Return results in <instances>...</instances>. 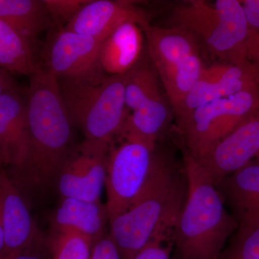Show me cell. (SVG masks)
<instances>
[{
    "label": "cell",
    "mask_w": 259,
    "mask_h": 259,
    "mask_svg": "<svg viewBox=\"0 0 259 259\" xmlns=\"http://www.w3.org/2000/svg\"><path fill=\"white\" fill-rule=\"evenodd\" d=\"M185 164L154 151L144 187L123 212L110 223L122 259H132L153 242L173 240L188 196Z\"/></svg>",
    "instance_id": "1"
},
{
    "label": "cell",
    "mask_w": 259,
    "mask_h": 259,
    "mask_svg": "<svg viewBox=\"0 0 259 259\" xmlns=\"http://www.w3.org/2000/svg\"><path fill=\"white\" fill-rule=\"evenodd\" d=\"M30 77L26 93L28 155L17 171L31 185H42L57 178L71 153L72 123L57 77L42 67Z\"/></svg>",
    "instance_id": "2"
},
{
    "label": "cell",
    "mask_w": 259,
    "mask_h": 259,
    "mask_svg": "<svg viewBox=\"0 0 259 259\" xmlns=\"http://www.w3.org/2000/svg\"><path fill=\"white\" fill-rule=\"evenodd\" d=\"M184 164L188 196L175 230L171 259H219L238 224L198 163L185 153Z\"/></svg>",
    "instance_id": "3"
},
{
    "label": "cell",
    "mask_w": 259,
    "mask_h": 259,
    "mask_svg": "<svg viewBox=\"0 0 259 259\" xmlns=\"http://www.w3.org/2000/svg\"><path fill=\"white\" fill-rule=\"evenodd\" d=\"M127 74L108 76L103 72L81 77L57 78L59 92L71 123L85 140L110 143L126 118Z\"/></svg>",
    "instance_id": "4"
},
{
    "label": "cell",
    "mask_w": 259,
    "mask_h": 259,
    "mask_svg": "<svg viewBox=\"0 0 259 259\" xmlns=\"http://www.w3.org/2000/svg\"><path fill=\"white\" fill-rule=\"evenodd\" d=\"M171 21L199 37L211 54L231 64L248 60L249 29L241 1L192 0L174 10Z\"/></svg>",
    "instance_id": "5"
},
{
    "label": "cell",
    "mask_w": 259,
    "mask_h": 259,
    "mask_svg": "<svg viewBox=\"0 0 259 259\" xmlns=\"http://www.w3.org/2000/svg\"><path fill=\"white\" fill-rule=\"evenodd\" d=\"M259 107V88L245 90L193 110L178 122L186 154L198 159Z\"/></svg>",
    "instance_id": "6"
},
{
    "label": "cell",
    "mask_w": 259,
    "mask_h": 259,
    "mask_svg": "<svg viewBox=\"0 0 259 259\" xmlns=\"http://www.w3.org/2000/svg\"><path fill=\"white\" fill-rule=\"evenodd\" d=\"M114 139L119 144L110 142L105 182L109 223L125 210L144 187L156 149L125 136Z\"/></svg>",
    "instance_id": "7"
},
{
    "label": "cell",
    "mask_w": 259,
    "mask_h": 259,
    "mask_svg": "<svg viewBox=\"0 0 259 259\" xmlns=\"http://www.w3.org/2000/svg\"><path fill=\"white\" fill-rule=\"evenodd\" d=\"M110 144L84 140L79 147L71 150L56 178L62 198L100 201Z\"/></svg>",
    "instance_id": "8"
},
{
    "label": "cell",
    "mask_w": 259,
    "mask_h": 259,
    "mask_svg": "<svg viewBox=\"0 0 259 259\" xmlns=\"http://www.w3.org/2000/svg\"><path fill=\"white\" fill-rule=\"evenodd\" d=\"M102 40L59 28L44 50L42 68L57 78L81 77L102 72L100 66Z\"/></svg>",
    "instance_id": "9"
},
{
    "label": "cell",
    "mask_w": 259,
    "mask_h": 259,
    "mask_svg": "<svg viewBox=\"0 0 259 259\" xmlns=\"http://www.w3.org/2000/svg\"><path fill=\"white\" fill-rule=\"evenodd\" d=\"M259 88V66L248 60L204 68L200 77L175 112L177 122L201 105Z\"/></svg>",
    "instance_id": "10"
},
{
    "label": "cell",
    "mask_w": 259,
    "mask_h": 259,
    "mask_svg": "<svg viewBox=\"0 0 259 259\" xmlns=\"http://www.w3.org/2000/svg\"><path fill=\"white\" fill-rule=\"evenodd\" d=\"M254 158L259 161V107L203 156L193 159L216 187L226 177L253 161Z\"/></svg>",
    "instance_id": "11"
},
{
    "label": "cell",
    "mask_w": 259,
    "mask_h": 259,
    "mask_svg": "<svg viewBox=\"0 0 259 259\" xmlns=\"http://www.w3.org/2000/svg\"><path fill=\"white\" fill-rule=\"evenodd\" d=\"M148 21L144 10L133 2L92 0L70 20L64 28L104 41L121 24Z\"/></svg>",
    "instance_id": "12"
},
{
    "label": "cell",
    "mask_w": 259,
    "mask_h": 259,
    "mask_svg": "<svg viewBox=\"0 0 259 259\" xmlns=\"http://www.w3.org/2000/svg\"><path fill=\"white\" fill-rule=\"evenodd\" d=\"M147 41L148 52L162 83L175 74L191 56L199 53L193 34L175 28L152 26L148 21L140 24Z\"/></svg>",
    "instance_id": "13"
},
{
    "label": "cell",
    "mask_w": 259,
    "mask_h": 259,
    "mask_svg": "<svg viewBox=\"0 0 259 259\" xmlns=\"http://www.w3.org/2000/svg\"><path fill=\"white\" fill-rule=\"evenodd\" d=\"M0 187L5 236L3 259H8L35 249L38 231L23 197L4 172L0 173Z\"/></svg>",
    "instance_id": "14"
},
{
    "label": "cell",
    "mask_w": 259,
    "mask_h": 259,
    "mask_svg": "<svg viewBox=\"0 0 259 259\" xmlns=\"http://www.w3.org/2000/svg\"><path fill=\"white\" fill-rule=\"evenodd\" d=\"M28 126L26 96L20 90L0 95V158L20 169L28 155Z\"/></svg>",
    "instance_id": "15"
},
{
    "label": "cell",
    "mask_w": 259,
    "mask_h": 259,
    "mask_svg": "<svg viewBox=\"0 0 259 259\" xmlns=\"http://www.w3.org/2000/svg\"><path fill=\"white\" fill-rule=\"evenodd\" d=\"M238 228H259V163L252 161L216 186Z\"/></svg>",
    "instance_id": "16"
},
{
    "label": "cell",
    "mask_w": 259,
    "mask_h": 259,
    "mask_svg": "<svg viewBox=\"0 0 259 259\" xmlns=\"http://www.w3.org/2000/svg\"><path fill=\"white\" fill-rule=\"evenodd\" d=\"M144 32L139 24H121L102 42L100 66L104 74L121 76L127 74L140 61L144 47Z\"/></svg>",
    "instance_id": "17"
},
{
    "label": "cell",
    "mask_w": 259,
    "mask_h": 259,
    "mask_svg": "<svg viewBox=\"0 0 259 259\" xmlns=\"http://www.w3.org/2000/svg\"><path fill=\"white\" fill-rule=\"evenodd\" d=\"M109 223L106 204L101 201L89 202L74 198H62L54 216L58 232L74 231L96 241L105 235Z\"/></svg>",
    "instance_id": "18"
},
{
    "label": "cell",
    "mask_w": 259,
    "mask_h": 259,
    "mask_svg": "<svg viewBox=\"0 0 259 259\" xmlns=\"http://www.w3.org/2000/svg\"><path fill=\"white\" fill-rule=\"evenodd\" d=\"M0 20L26 37L34 46L37 35L51 23L44 0H0Z\"/></svg>",
    "instance_id": "19"
},
{
    "label": "cell",
    "mask_w": 259,
    "mask_h": 259,
    "mask_svg": "<svg viewBox=\"0 0 259 259\" xmlns=\"http://www.w3.org/2000/svg\"><path fill=\"white\" fill-rule=\"evenodd\" d=\"M31 42L0 20V67L10 73L32 76L41 69Z\"/></svg>",
    "instance_id": "20"
},
{
    "label": "cell",
    "mask_w": 259,
    "mask_h": 259,
    "mask_svg": "<svg viewBox=\"0 0 259 259\" xmlns=\"http://www.w3.org/2000/svg\"><path fill=\"white\" fill-rule=\"evenodd\" d=\"M158 79L154 68L140 61L127 74L125 107L133 111L144 100L161 93Z\"/></svg>",
    "instance_id": "21"
},
{
    "label": "cell",
    "mask_w": 259,
    "mask_h": 259,
    "mask_svg": "<svg viewBox=\"0 0 259 259\" xmlns=\"http://www.w3.org/2000/svg\"><path fill=\"white\" fill-rule=\"evenodd\" d=\"M93 241L74 231L58 232L51 246L52 259H90Z\"/></svg>",
    "instance_id": "22"
},
{
    "label": "cell",
    "mask_w": 259,
    "mask_h": 259,
    "mask_svg": "<svg viewBox=\"0 0 259 259\" xmlns=\"http://www.w3.org/2000/svg\"><path fill=\"white\" fill-rule=\"evenodd\" d=\"M219 259H259V228H238Z\"/></svg>",
    "instance_id": "23"
},
{
    "label": "cell",
    "mask_w": 259,
    "mask_h": 259,
    "mask_svg": "<svg viewBox=\"0 0 259 259\" xmlns=\"http://www.w3.org/2000/svg\"><path fill=\"white\" fill-rule=\"evenodd\" d=\"M51 19L58 22L69 23L88 0H44Z\"/></svg>",
    "instance_id": "24"
},
{
    "label": "cell",
    "mask_w": 259,
    "mask_h": 259,
    "mask_svg": "<svg viewBox=\"0 0 259 259\" xmlns=\"http://www.w3.org/2000/svg\"><path fill=\"white\" fill-rule=\"evenodd\" d=\"M174 241L153 242L139 252L132 259H171Z\"/></svg>",
    "instance_id": "25"
},
{
    "label": "cell",
    "mask_w": 259,
    "mask_h": 259,
    "mask_svg": "<svg viewBox=\"0 0 259 259\" xmlns=\"http://www.w3.org/2000/svg\"><path fill=\"white\" fill-rule=\"evenodd\" d=\"M90 259H122L110 233L94 242Z\"/></svg>",
    "instance_id": "26"
},
{
    "label": "cell",
    "mask_w": 259,
    "mask_h": 259,
    "mask_svg": "<svg viewBox=\"0 0 259 259\" xmlns=\"http://www.w3.org/2000/svg\"><path fill=\"white\" fill-rule=\"evenodd\" d=\"M249 32L259 33V0L241 1Z\"/></svg>",
    "instance_id": "27"
},
{
    "label": "cell",
    "mask_w": 259,
    "mask_h": 259,
    "mask_svg": "<svg viewBox=\"0 0 259 259\" xmlns=\"http://www.w3.org/2000/svg\"><path fill=\"white\" fill-rule=\"evenodd\" d=\"M248 58L255 61V64L259 66V33L249 32L248 40L245 44Z\"/></svg>",
    "instance_id": "28"
},
{
    "label": "cell",
    "mask_w": 259,
    "mask_h": 259,
    "mask_svg": "<svg viewBox=\"0 0 259 259\" xmlns=\"http://www.w3.org/2000/svg\"><path fill=\"white\" fill-rule=\"evenodd\" d=\"M17 90L18 84L10 73L0 67V95Z\"/></svg>",
    "instance_id": "29"
},
{
    "label": "cell",
    "mask_w": 259,
    "mask_h": 259,
    "mask_svg": "<svg viewBox=\"0 0 259 259\" xmlns=\"http://www.w3.org/2000/svg\"><path fill=\"white\" fill-rule=\"evenodd\" d=\"M2 209H3V190L0 187V259L3 258L5 253V236L2 221Z\"/></svg>",
    "instance_id": "30"
},
{
    "label": "cell",
    "mask_w": 259,
    "mask_h": 259,
    "mask_svg": "<svg viewBox=\"0 0 259 259\" xmlns=\"http://www.w3.org/2000/svg\"><path fill=\"white\" fill-rule=\"evenodd\" d=\"M8 259H47V258L44 256V255L41 253H39L37 248H35V249L25 252V253H21V254L15 255V256Z\"/></svg>",
    "instance_id": "31"
},
{
    "label": "cell",
    "mask_w": 259,
    "mask_h": 259,
    "mask_svg": "<svg viewBox=\"0 0 259 259\" xmlns=\"http://www.w3.org/2000/svg\"><path fill=\"white\" fill-rule=\"evenodd\" d=\"M3 163V162H2L1 158H0V163Z\"/></svg>",
    "instance_id": "32"
}]
</instances>
